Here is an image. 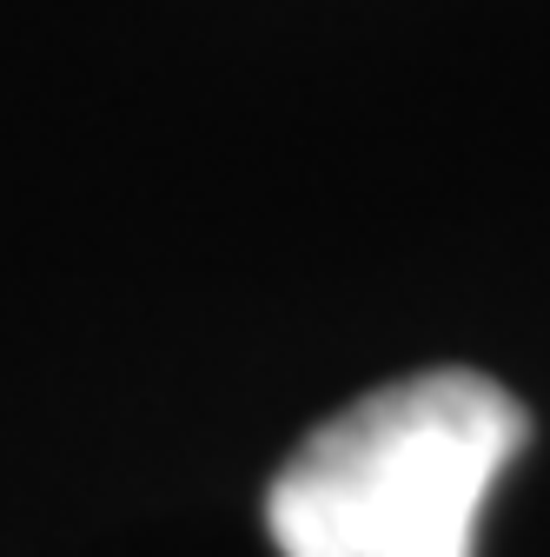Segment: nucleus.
I'll use <instances>...</instances> for the list:
<instances>
[{
	"label": "nucleus",
	"mask_w": 550,
	"mask_h": 557,
	"mask_svg": "<svg viewBox=\"0 0 550 557\" xmlns=\"http://www.w3.org/2000/svg\"><path fill=\"white\" fill-rule=\"evenodd\" d=\"M524 438V405L485 372L398 379L332 411L279 465L265 531L279 557H471Z\"/></svg>",
	"instance_id": "nucleus-1"
}]
</instances>
